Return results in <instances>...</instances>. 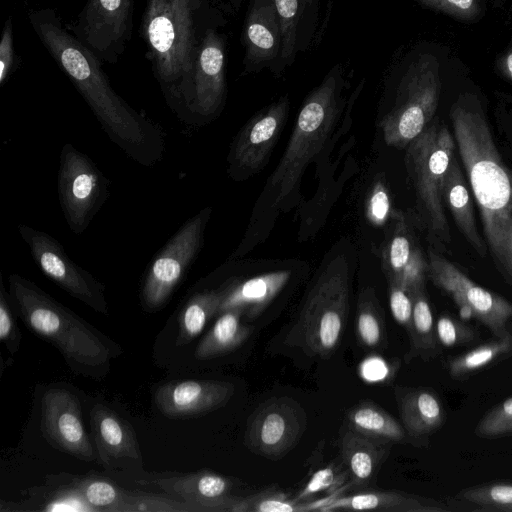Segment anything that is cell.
Returning a JSON list of instances; mask_svg holds the SVG:
<instances>
[{
  "label": "cell",
  "instance_id": "41",
  "mask_svg": "<svg viewBox=\"0 0 512 512\" xmlns=\"http://www.w3.org/2000/svg\"><path fill=\"white\" fill-rule=\"evenodd\" d=\"M9 294L6 292L0 274V339L11 354L17 353L21 333L13 316Z\"/></svg>",
  "mask_w": 512,
  "mask_h": 512
},
{
  "label": "cell",
  "instance_id": "14",
  "mask_svg": "<svg viewBox=\"0 0 512 512\" xmlns=\"http://www.w3.org/2000/svg\"><path fill=\"white\" fill-rule=\"evenodd\" d=\"M307 427L303 407L290 397L264 402L247 422L245 444L253 453L278 460L300 441Z\"/></svg>",
  "mask_w": 512,
  "mask_h": 512
},
{
  "label": "cell",
  "instance_id": "18",
  "mask_svg": "<svg viewBox=\"0 0 512 512\" xmlns=\"http://www.w3.org/2000/svg\"><path fill=\"white\" fill-rule=\"evenodd\" d=\"M234 391V385L226 381H174L157 389L155 403L169 418H191L223 407L231 399Z\"/></svg>",
  "mask_w": 512,
  "mask_h": 512
},
{
  "label": "cell",
  "instance_id": "23",
  "mask_svg": "<svg viewBox=\"0 0 512 512\" xmlns=\"http://www.w3.org/2000/svg\"><path fill=\"white\" fill-rule=\"evenodd\" d=\"M317 511L371 510L381 512H443L438 502L394 490H360L348 496L314 502Z\"/></svg>",
  "mask_w": 512,
  "mask_h": 512
},
{
  "label": "cell",
  "instance_id": "34",
  "mask_svg": "<svg viewBox=\"0 0 512 512\" xmlns=\"http://www.w3.org/2000/svg\"><path fill=\"white\" fill-rule=\"evenodd\" d=\"M512 355V334L495 337L493 340L479 344L472 349L450 357L446 369L453 379H466L472 374L490 366L497 360Z\"/></svg>",
  "mask_w": 512,
  "mask_h": 512
},
{
  "label": "cell",
  "instance_id": "42",
  "mask_svg": "<svg viewBox=\"0 0 512 512\" xmlns=\"http://www.w3.org/2000/svg\"><path fill=\"white\" fill-rule=\"evenodd\" d=\"M388 295L394 320L408 333L412 322V294L398 283L388 280Z\"/></svg>",
  "mask_w": 512,
  "mask_h": 512
},
{
  "label": "cell",
  "instance_id": "40",
  "mask_svg": "<svg viewBox=\"0 0 512 512\" xmlns=\"http://www.w3.org/2000/svg\"><path fill=\"white\" fill-rule=\"evenodd\" d=\"M116 511H197L188 502L180 503L161 497L127 493Z\"/></svg>",
  "mask_w": 512,
  "mask_h": 512
},
{
  "label": "cell",
  "instance_id": "33",
  "mask_svg": "<svg viewBox=\"0 0 512 512\" xmlns=\"http://www.w3.org/2000/svg\"><path fill=\"white\" fill-rule=\"evenodd\" d=\"M354 330L363 347L372 350L387 347L384 311L371 287L363 289L358 296Z\"/></svg>",
  "mask_w": 512,
  "mask_h": 512
},
{
  "label": "cell",
  "instance_id": "3",
  "mask_svg": "<svg viewBox=\"0 0 512 512\" xmlns=\"http://www.w3.org/2000/svg\"><path fill=\"white\" fill-rule=\"evenodd\" d=\"M9 299L25 325L52 344L77 374L105 377L120 348L35 283L19 274L8 278Z\"/></svg>",
  "mask_w": 512,
  "mask_h": 512
},
{
  "label": "cell",
  "instance_id": "31",
  "mask_svg": "<svg viewBox=\"0 0 512 512\" xmlns=\"http://www.w3.org/2000/svg\"><path fill=\"white\" fill-rule=\"evenodd\" d=\"M413 312L409 332L410 347L405 355L408 363L415 358L428 361L440 353V345L436 336V321L429 304L425 288L412 293Z\"/></svg>",
  "mask_w": 512,
  "mask_h": 512
},
{
  "label": "cell",
  "instance_id": "15",
  "mask_svg": "<svg viewBox=\"0 0 512 512\" xmlns=\"http://www.w3.org/2000/svg\"><path fill=\"white\" fill-rule=\"evenodd\" d=\"M225 96V40L215 28L206 27L198 45L185 108L207 118L221 109Z\"/></svg>",
  "mask_w": 512,
  "mask_h": 512
},
{
  "label": "cell",
  "instance_id": "30",
  "mask_svg": "<svg viewBox=\"0 0 512 512\" xmlns=\"http://www.w3.org/2000/svg\"><path fill=\"white\" fill-rule=\"evenodd\" d=\"M242 312L237 309L226 310L219 314L212 328L203 337L195 349V357L201 360L228 354L250 337L251 327L242 324Z\"/></svg>",
  "mask_w": 512,
  "mask_h": 512
},
{
  "label": "cell",
  "instance_id": "1",
  "mask_svg": "<svg viewBox=\"0 0 512 512\" xmlns=\"http://www.w3.org/2000/svg\"><path fill=\"white\" fill-rule=\"evenodd\" d=\"M30 24L58 67L82 95L110 140L138 163L150 166L163 152L158 128L112 88L99 58L52 8L32 9Z\"/></svg>",
  "mask_w": 512,
  "mask_h": 512
},
{
  "label": "cell",
  "instance_id": "11",
  "mask_svg": "<svg viewBox=\"0 0 512 512\" xmlns=\"http://www.w3.org/2000/svg\"><path fill=\"white\" fill-rule=\"evenodd\" d=\"M108 182L95 163L74 145L60 153L58 195L70 230L79 235L90 224L107 196Z\"/></svg>",
  "mask_w": 512,
  "mask_h": 512
},
{
  "label": "cell",
  "instance_id": "26",
  "mask_svg": "<svg viewBox=\"0 0 512 512\" xmlns=\"http://www.w3.org/2000/svg\"><path fill=\"white\" fill-rule=\"evenodd\" d=\"M289 270L265 273L250 279L228 281L218 314L237 309L243 316L255 318L271 303L290 278Z\"/></svg>",
  "mask_w": 512,
  "mask_h": 512
},
{
  "label": "cell",
  "instance_id": "22",
  "mask_svg": "<svg viewBox=\"0 0 512 512\" xmlns=\"http://www.w3.org/2000/svg\"><path fill=\"white\" fill-rule=\"evenodd\" d=\"M391 238L383 251V267L387 280L394 281L411 294L425 288L427 259L413 242L404 219H396Z\"/></svg>",
  "mask_w": 512,
  "mask_h": 512
},
{
  "label": "cell",
  "instance_id": "19",
  "mask_svg": "<svg viewBox=\"0 0 512 512\" xmlns=\"http://www.w3.org/2000/svg\"><path fill=\"white\" fill-rule=\"evenodd\" d=\"M245 72L275 64L281 55L282 37L274 0H251L242 32Z\"/></svg>",
  "mask_w": 512,
  "mask_h": 512
},
{
  "label": "cell",
  "instance_id": "13",
  "mask_svg": "<svg viewBox=\"0 0 512 512\" xmlns=\"http://www.w3.org/2000/svg\"><path fill=\"white\" fill-rule=\"evenodd\" d=\"M135 0H87L69 29L102 63L116 64L132 37Z\"/></svg>",
  "mask_w": 512,
  "mask_h": 512
},
{
  "label": "cell",
  "instance_id": "4",
  "mask_svg": "<svg viewBox=\"0 0 512 512\" xmlns=\"http://www.w3.org/2000/svg\"><path fill=\"white\" fill-rule=\"evenodd\" d=\"M204 0H147L141 36L152 72L169 102L185 107L203 30Z\"/></svg>",
  "mask_w": 512,
  "mask_h": 512
},
{
  "label": "cell",
  "instance_id": "45",
  "mask_svg": "<svg viewBox=\"0 0 512 512\" xmlns=\"http://www.w3.org/2000/svg\"><path fill=\"white\" fill-rule=\"evenodd\" d=\"M428 7L453 17L472 19L479 11L478 0H419Z\"/></svg>",
  "mask_w": 512,
  "mask_h": 512
},
{
  "label": "cell",
  "instance_id": "2",
  "mask_svg": "<svg viewBox=\"0 0 512 512\" xmlns=\"http://www.w3.org/2000/svg\"><path fill=\"white\" fill-rule=\"evenodd\" d=\"M456 149L478 207L496 268L512 283V169L499 152L478 101L460 98L450 111Z\"/></svg>",
  "mask_w": 512,
  "mask_h": 512
},
{
  "label": "cell",
  "instance_id": "9",
  "mask_svg": "<svg viewBox=\"0 0 512 512\" xmlns=\"http://www.w3.org/2000/svg\"><path fill=\"white\" fill-rule=\"evenodd\" d=\"M427 277L454 301L463 319H475L495 337L511 333L508 324L512 320V303L475 283L434 250L428 252Z\"/></svg>",
  "mask_w": 512,
  "mask_h": 512
},
{
  "label": "cell",
  "instance_id": "44",
  "mask_svg": "<svg viewBox=\"0 0 512 512\" xmlns=\"http://www.w3.org/2000/svg\"><path fill=\"white\" fill-rule=\"evenodd\" d=\"M390 214V197L385 184L377 181L367 202V216L375 225H382Z\"/></svg>",
  "mask_w": 512,
  "mask_h": 512
},
{
  "label": "cell",
  "instance_id": "35",
  "mask_svg": "<svg viewBox=\"0 0 512 512\" xmlns=\"http://www.w3.org/2000/svg\"><path fill=\"white\" fill-rule=\"evenodd\" d=\"M314 511L313 503L291 499L279 490L268 488L246 497H237L231 512H305Z\"/></svg>",
  "mask_w": 512,
  "mask_h": 512
},
{
  "label": "cell",
  "instance_id": "36",
  "mask_svg": "<svg viewBox=\"0 0 512 512\" xmlns=\"http://www.w3.org/2000/svg\"><path fill=\"white\" fill-rule=\"evenodd\" d=\"M457 499L476 506L481 511L512 512V482L496 481L461 490Z\"/></svg>",
  "mask_w": 512,
  "mask_h": 512
},
{
  "label": "cell",
  "instance_id": "46",
  "mask_svg": "<svg viewBox=\"0 0 512 512\" xmlns=\"http://www.w3.org/2000/svg\"><path fill=\"white\" fill-rule=\"evenodd\" d=\"M86 500L82 497H63L58 500H54L44 509L46 511H85L93 510L92 507L85 505Z\"/></svg>",
  "mask_w": 512,
  "mask_h": 512
},
{
  "label": "cell",
  "instance_id": "8",
  "mask_svg": "<svg viewBox=\"0 0 512 512\" xmlns=\"http://www.w3.org/2000/svg\"><path fill=\"white\" fill-rule=\"evenodd\" d=\"M441 92L439 63L425 54L413 60L400 78L395 98L379 126L385 143L405 149L431 123Z\"/></svg>",
  "mask_w": 512,
  "mask_h": 512
},
{
  "label": "cell",
  "instance_id": "12",
  "mask_svg": "<svg viewBox=\"0 0 512 512\" xmlns=\"http://www.w3.org/2000/svg\"><path fill=\"white\" fill-rule=\"evenodd\" d=\"M18 231L34 262L48 278L93 310L108 314L104 284L77 265L58 240L26 224H20Z\"/></svg>",
  "mask_w": 512,
  "mask_h": 512
},
{
  "label": "cell",
  "instance_id": "43",
  "mask_svg": "<svg viewBox=\"0 0 512 512\" xmlns=\"http://www.w3.org/2000/svg\"><path fill=\"white\" fill-rule=\"evenodd\" d=\"M17 67V55L13 40L12 17H7L0 40V85H3Z\"/></svg>",
  "mask_w": 512,
  "mask_h": 512
},
{
  "label": "cell",
  "instance_id": "10",
  "mask_svg": "<svg viewBox=\"0 0 512 512\" xmlns=\"http://www.w3.org/2000/svg\"><path fill=\"white\" fill-rule=\"evenodd\" d=\"M210 214L207 207L188 219L155 256L141 290L145 310L163 307L181 282L201 249Z\"/></svg>",
  "mask_w": 512,
  "mask_h": 512
},
{
  "label": "cell",
  "instance_id": "16",
  "mask_svg": "<svg viewBox=\"0 0 512 512\" xmlns=\"http://www.w3.org/2000/svg\"><path fill=\"white\" fill-rule=\"evenodd\" d=\"M41 430L53 447L84 461L94 459V450L83 425L80 402L69 390L51 388L43 394Z\"/></svg>",
  "mask_w": 512,
  "mask_h": 512
},
{
  "label": "cell",
  "instance_id": "32",
  "mask_svg": "<svg viewBox=\"0 0 512 512\" xmlns=\"http://www.w3.org/2000/svg\"><path fill=\"white\" fill-rule=\"evenodd\" d=\"M226 289L227 284L217 289L196 292L188 299L179 315V332L176 340L178 346L186 345L195 339L208 320L218 314Z\"/></svg>",
  "mask_w": 512,
  "mask_h": 512
},
{
  "label": "cell",
  "instance_id": "47",
  "mask_svg": "<svg viewBox=\"0 0 512 512\" xmlns=\"http://www.w3.org/2000/svg\"><path fill=\"white\" fill-rule=\"evenodd\" d=\"M498 68L502 74L512 82V43L504 55L499 59Z\"/></svg>",
  "mask_w": 512,
  "mask_h": 512
},
{
  "label": "cell",
  "instance_id": "17",
  "mask_svg": "<svg viewBox=\"0 0 512 512\" xmlns=\"http://www.w3.org/2000/svg\"><path fill=\"white\" fill-rule=\"evenodd\" d=\"M289 111L283 96L254 115L237 135L229 153L231 174L261 169L275 146Z\"/></svg>",
  "mask_w": 512,
  "mask_h": 512
},
{
  "label": "cell",
  "instance_id": "28",
  "mask_svg": "<svg viewBox=\"0 0 512 512\" xmlns=\"http://www.w3.org/2000/svg\"><path fill=\"white\" fill-rule=\"evenodd\" d=\"M318 0H274L280 20L281 63L291 65L310 37L309 21L316 13Z\"/></svg>",
  "mask_w": 512,
  "mask_h": 512
},
{
  "label": "cell",
  "instance_id": "37",
  "mask_svg": "<svg viewBox=\"0 0 512 512\" xmlns=\"http://www.w3.org/2000/svg\"><path fill=\"white\" fill-rule=\"evenodd\" d=\"M78 488L90 506L108 511H116L126 494L112 483L97 478L82 481Z\"/></svg>",
  "mask_w": 512,
  "mask_h": 512
},
{
  "label": "cell",
  "instance_id": "21",
  "mask_svg": "<svg viewBox=\"0 0 512 512\" xmlns=\"http://www.w3.org/2000/svg\"><path fill=\"white\" fill-rule=\"evenodd\" d=\"M394 394L402 425L413 442L426 439L444 425L445 407L432 388L395 386Z\"/></svg>",
  "mask_w": 512,
  "mask_h": 512
},
{
  "label": "cell",
  "instance_id": "39",
  "mask_svg": "<svg viewBox=\"0 0 512 512\" xmlns=\"http://www.w3.org/2000/svg\"><path fill=\"white\" fill-rule=\"evenodd\" d=\"M436 336L440 347L445 348L467 346L478 338L472 326L449 314H442L436 320Z\"/></svg>",
  "mask_w": 512,
  "mask_h": 512
},
{
  "label": "cell",
  "instance_id": "6",
  "mask_svg": "<svg viewBox=\"0 0 512 512\" xmlns=\"http://www.w3.org/2000/svg\"><path fill=\"white\" fill-rule=\"evenodd\" d=\"M349 298V264L338 256L317 277L284 343L308 356L329 358L340 345Z\"/></svg>",
  "mask_w": 512,
  "mask_h": 512
},
{
  "label": "cell",
  "instance_id": "5",
  "mask_svg": "<svg viewBox=\"0 0 512 512\" xmlns=\"http://www.w3.org/2000/svg\"><path fill=\"white\" fill-rule=\"evenodd\" d=\"M344 86V71L336 64L304 101L286 150L268 181L273 204L289 196L307 164L322 149L342 110Z\"/></svg>",
  "mask_w": 512,
  "mask_h": 512
},
{
  "label": "cell",
  "instance_id": "25",
  "mask_svg": "<svg viewBox=\"0 0 512 512\" xmlns=\"http://www.w3.org/2000/svg\"><path fill=\"white\" fill-rule=\"evenodd\" d=\"M392 443L348 429L341 438V456L353 489L369 488L388 457Z\"/></svg>",
  "mask_w": 512,
  "mask_h": 512
},
{
  "label": "cell",
  "instance_id": "7",
  "mask_svg": "<svg viewBox=\"0 0 512 512\" xmlns=\"http://www.w3.org/2000/svg\"><path fill=\"white\" fill-rule=\"evenodd\" d=\"M405 149V162L423 222L430 237L448 245L451 237L442 187L450 161L455 155L454 136L444 124L434 122Z\"/></svg>",
  "mask_w": 512,
  "mask_h": 512
},
{
  "label": "cell",
  "instance_id": "24",
  "mask_svg": "<svg viewBox=\"0 0 512 512\" xmlns=\"http://www.w3.org/2000/svg\"><path fill=\"white\" fill-rule=\"evenodd\" d=\"M91 430L98 458L105 466L118 460H141V452L131 425L103 404L90 413Z\"/></svg>",
  "mask_w": 512,
  "mask_h": 512
},
{
  "label": "cell",
  "instance_id": "20",
  "mask_svg": "<svg viewBox=\"0 0 512 512\" xmlns=\"http://www.w3.org/2000/svg\"><path fill=\"white\" fill-rule=\"evenodd\" d=\"M167 493L179 496L200 512H231L238 496L232 495L233 482L213 471L153 481Z\"/></svg>",
  "mask_w": 512,
  "mask_h": 512
},
{
  "label": "cell",
  "instance_id": "27",
  "mask_svg": "<svg viewBox=\"0 0 512 512\" xmlns=\"http://www.w3.org/2000/svg\"><path fill=\"white\" fill-rule=\"evenodd\" d=\"M468 181L460 167L456 155L450 161L444 176L442 198L448 207L461 234L482 257L488 252L487 244L480 235L474 215L473 196Z\"/></svg>",
  "mask_w": 512,
  "mask_h": 512
},
{
  "label": "cell",
  "instance_id": "29",
  "mask_svg": "<svg viewBox=\"0 0 512 512\" xmlns=\"http://www.w3.org/2000/svg\"><path fill=\"white\" fill-rule=\"evenodd\" d=\"M348 429L381 441L413 443L402 423L373 401H361L346 416Z\"/></svg>",
  "mask_w": 512,
  "mask_h": 512
},
{
  "label": "cell",
  "instance_id": "38",
  "mask_svg": "<svg viewBox=\"0 0 512 512\" xmlns=\"http://www.w3.org/2000/svg\"><path fill=\"white\" fill-rule=\"evenodd\" d=\"M474 433L480 438H498L512 434V396L489 410L477 423Z\"/></svg>",
  "mask_w": 512,
  "mask_h": 512
}]
</instances>
